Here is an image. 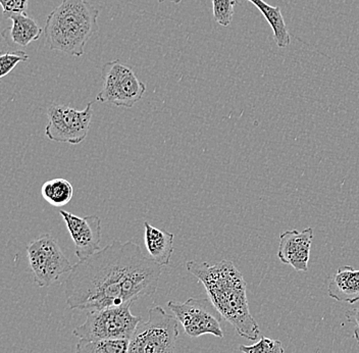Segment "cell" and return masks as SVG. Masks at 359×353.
I'll list each match as a JSON object with an SVG mask.
<instances>
[{
    "mask_svg": "<svg viewBox=\"0 0 359 353\" xmlns=\"http://www.w3.org/2000/svg\"><path fill=\"white\" fill-rule=\"evenodd\" d=\"M161 273L163 267L144 255L140 245L114 240L74 265L66 280L67 305L90 312L133 305L156 293Z\"/></svg>",
    "mask_w": 359,
    "mask_h": 353,
    "instance_id": "1",
    "label": "cell"
},
{
    "mask_svg": "<svg viewBox=\"0 0 359 353\" xmlns=\"http://www.w3.org/2000/svg\"><path fill=\"white\" fill-rule=\"evenodd\" d=\"M186 267L202 283L215 309L238 335L257 340L259 327L249 310L245 280L235 265L228 260L215 265L190 260Z\"/></svg>",
    "mask_w": 359,
    "mask_h": 353,
    "instance_id": "2",
    "label": "cell"
},
{
    "mask_svg": "<svg viewBox=\"0 0 359 353\" xmlns=\"http://www.w3.org/2000/svg\"><path fill=\"white\" fill-rule=\"evenodd\" d=\"M100 11L87 0H64L49 13L44 27L49 51L82 56L90 38L100 30Z\"/></svg>",
    "mask_w": 359,
    "mask_h": 353,
    "instance_id": "3",
    "label": "cell"
},
{
    "mask_svg": "<svg viewBox=\"0 0 359 353\" xmlns=\"http://www.w3.org/2000/svg\"><path fill=\"white\" fill-rule=\"evenodd\" d=\"M133 305L90 310L73 334L85 340H130L142 318L131 312Z\"/></svg>",
    "mask_w": 359,
    "mask_h": 353,
    "instance_id": "4",
    "label": "cell"
},
{
    "mask_svg": "<svg viewBox=\"0 0 359 353\" xmlns=\"http://www.w3.org/2000/svg\"><path fill=\"white\" fill-rule=\"evenodd\" d=\"M178 337L176 317L156 305L148 309V320L137 326L128 353H175Z\"/></svg>",
    "mask_w": 359,
    "mask_h": 353,
    "instance_id": "5",
    "label": "cell"
},
{
    "mask_svg": "<svg viewBox=\"0 0 359 353\" xmlns=\"http://www.w3.org/2000/svg\"><path fill=\"white\" fill-rule=\"evenodd\" d=\"M101 79L102 86L96 96L100 102L131 109L144 96V83L139 80L131 67L125 66L120 60L103 65Z\"/></svg>",
    "mask_w": 359,
    "mask_h": 353,
    "instance_id": "6",
    "label": "cell"
},
{
    "mask_svg": "<svg viewBox=\"0 0 359 353\" xmlns=\"http://www.w3.org/2000/svg\"><path fill=\"white\" fill-rule=\"evenodd\" d=\"M27 255L34 281L39 287L53 286L60 277L71 273L73 269L74 265L50 234H44L31 241L27 246Z\"/></svg>",
    "mask_w": 359,
    "mask_h": 353,
    "instance_id": "7",
    "label": "cell"
},
{
    "mask_svg": "<svg viewBox=\"0 0 359 353\" xmlns=\"http://www.w3.org/2000/svg\"><path fill=\"white\" fill-rule=\"evenodd\" d=\"M92 114V102L82 111L69 105L50 103L47 109L48 123L45 128V135L55 142L77 145L88 135Z\"/></svg>",
    "mask_w": 359,
    "mask_h": 353,
    "instance_id": "8",
    "label": "cell"
},
{
    "mask_svg": "<svg viewBox=\"0 0 359 353\" xmlns=\"http://www.w3.org/2000/svg\"><path fill=\"white\" fill-rule=\"evenodd\" d=\"M168 307L192 338L210 334L223 338L221 314L215 309L210 299L191 298L184 303L168 301Z\"/></svg>",
    "mask_w": 359,
    "mask_h": 353,
    "instance_id": "9",
    "label": "cell"
},
{
    "mask_svg": "<svg viewBox=\"0 0 359 353\" xmlns=\"http://www.w3.org/2000/svg\"><path fill=\"white\" fill-rule=\"evenodd\" d=\"M72 240L75 253L82 260L100 251L101 220L98 215L81 218L66 211H60Z\"/></svg>",
    "mask_w": 359,
    "mask_h": 353,
    "instance_id": "10",
    "label": "cell"
},
{
    "mask_svg": "<svg viewBox=\"0 0 359 353\" xmlns=\"http://www.w3.org/2000/svg\"><path fill=\"white\" fill-rule=\"evenodd\" d=\"M313 240V229L286 231L280 234L278 258L285 265H290L295 271H309V255Z\"/></svg>",
    "mask_w": 359,
    "mask_h": 353,
    "instance_id": "11",
    "label": "cell"
},
{
    "mask_svg": "<svg viewBox=\"0 0 359 353\" xmlns=\"http://www.w3.org/2000/svg\"><path fill=\"white\" fill-rule=\"evenodd\" d=\"M330 298L350 305L359 301V269L350 265L340 267L330 278L327 285Z\"/></svg>",
    "mask_w": 359,
    "mask_h": 353,
    "instance_id": "12",
    "label": "cell"
},
{
    "mask_svg": "<svg viewBox=\"0 0 359 353\" xmlns=\"http://www.w3.org/2000/svg\"><path fill=\"white\" fill-rule=\"evenodd\" d=\"M144 242L146 249L154 262L161 267L170 265L174 253V234L157 229L145 222Z\"/></svg>",
    "mask_w": 359,
    "mask_h": 353,
    "instance_id": "13",
    "label": "cell"
},
{
    "mask_svg": "<svg viewBox=\"0 0 359 353\" xmlns=\"http://www.w3.org/2000/svg\"><path fill=\"white\" fill-rule=\"evenodd\" d=\"M8 15L11 21L8 35L11 41L19 46H28L39 39L41 34L44 32V29L27 13H10Z\"/></svg>",
    "mask_w": 359,
    "mask_h": 353,
    "instance_id": "14",
    "label": "cell"
},
{
    "mask_svg": "<svg viewBox=\"0 0 359 353\" xmlns=\"http://www.w3.org/2000/svg\"><path fill=\"white\" fill-rule=\"evenodd\" d=\"M255 4L262 13L266 21H268L271 30L273 32V39L280 48H285L291 44L290 34H289L288 27L285 22L282 11L279 6H271L266 4L264 0H246Z\"/></svg>",
    "mask_w": 359,
    "mask_h": 353,
    "instance_id": "15",
    "label": "cell"
},
{
    "mask_svg": "<svg viewBox=\"0 0 359 353\" xmlns=\"http://www.w3.org/2000/svg\"><path fill=\"white\" fill-rule=\"evenodd\" d=\"M41 195L51 206L62 208L73 199V185L64 178H55L45 182L41 187Z\"/></svg>",
    "mask_w": 359,
    "mask_h": 353,
    "instance_id": "16",
    "label": "cell"
},
{
    "mask_svg": "<svg viewBox=\"0 0 359 353\" xmlns=\"http://www.w3.org/2000/svg\"><path fill=\"white\" fill-rule=\"evenodd\" d=\"M129 340H85L80 339L76 353H128Z\"/></svg>",
    "mask_w": 359,
    "mask_h": 353,
    "instance_id": "17",
    "label": "cell"
},
{
    "mask_svg": "<svg viewBox=\"0 0 359 353\" xmlns=\"http://www.w3.org/2000/svg\"><path fill=\"white\" fill-rule=\"evenodd\" d=\"M212 13L215 22L223 27L230 26L234 17L237 0H212Z\"/></svg>",
    "mask_w": 359,
    "mask_h": 353,
    "instance_id": "18",
    "label": "cell"
},
{
    "mask_svg": "<svg viewBox=\"0 0 359 353\" xmlns=\"http://www.w3.org/2000/svg\"><path fill=\"white\" fill-rule=\"evenodd\" d=\"M239 350L242 353H284L282 342L268 337H262L253 345H240Z\"/></svg>",
    "mask_w": 359,
    "mask_h": 353,
    "instance_id": "19",
    "label": "cell"
},
{
    "mask_svg": "<svg viewBox=\"0 0 359 353\" xmlns=\"http://www.w3.org/2000/svg\"><path fill=\"white\" fill-rule=\"evenodd\" d=\"M29 55L25 51H17L4 53L0 55V78H4L11 73L20 62L29 60Z\"/></svg>",
    "mask_w": 359,
    "mask_h": 353,
    "instance_id": "20",
    "label": "cell"
},
{
    "mask_svg": "<svg viewBox=\"0 0 359 353\" xmlns=\"http://www.w3.org/2000/svg\"><path fill=\"white\" fill-rule=\"evenodd\" d=\"M4 15L27 13L29 0H0Z\"/></svg>",
    "mask_w": 359,
    "mask_h": 353,
    "instance_id": "21",
    "label": "cell"
},
{
    "mask_svg": "<svg viewBox=\"0 0 359 353\" xmlns=\"http://www.w3.org/2000/svg\"><path fill=\"white\" fill-rule=\"evenodd\" d=\"M346 318L349 323H352L354 325L353 336L355 338L356 342L359 344V309L348 310Z\"/></svg>",
    "mask_w": 359,
    "mask_h": 353,
    "instance_id": "22",
    "label": "cell"
},
{
    "mask_svg": "<svg viewBox=\"0 0 359 353\" xmlns=\"http://www.w3.org/2000/svg\"><path fill=\"white\" fill-rule=\"evenodd\" d=\"M157 1H158L159 4H161V2L168 1L172 2V4H180L183 1V0H157Z\"/></svg>",
    "mask_w": 359,
    "mask_h": 353,
    "instance_id": "23",
    "label": "cell"
}]
</instances>
